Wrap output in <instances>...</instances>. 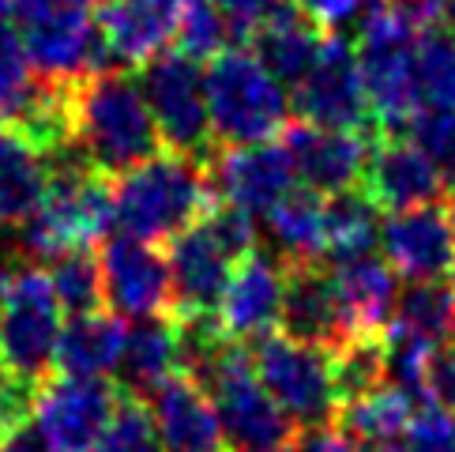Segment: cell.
Here are the masks:
<instances>
[{
	"label": "cell",
	"mask_w": 455,
	"mask_h": 452,
	"mask_svg": "<svg viewBox=\"0 0 455 452\" xmlns=\"http://www.w3.org/2000/svg\"><path fill=\"white\" fill-rule=\"evenodd\" d=\"M68 151L102 177H121L162 151L136 76L106 69L68 79Z\"/></svg>",
	"instance_id": "cell-1"
},
{
	"label": "cell",
	"mask_w": 455,
	"mask_h": 452,
	"mask_svg": "<svg viewBox=\"0 0 455 452\" xmlns=\"http://www.w3.org/2000/svg\"><path fill=\"white\" fill-rule=\"evenodd\" d=\"M215 185L204 158L162 148L148 163L124 170L113 185V226L124 238L162 246L196 226L215 204Z\"/></svg>",
	"instance_id": "cell-2"
},
{
	"label": "cell",
	"mask_w": 455,
	"mask_h": 452,
	"mask_svg": "<svg viewBox=\"0 0 455 452\" xmlns=\"http://www.w3.org/2000/svg\"><path fill=\"white\" fill-rule=\"evenodd\" d=\"M204 94L211 140L219 148H245L264 143L290 125V99L259 57L245 53L241 45L222 50L204 69Z\"/></svg>",
	"instance_id": "cell-3"
},
{
	"label": "cell",
	"mask_w": 455,
	"mask_h": 452,
	"mask_svg": "<svg viewBox=\"0 0 455 452\" xmlns=\"http://www.w3.org/2000/svg\"><path fill=\"white\" fill-rule=\"evenodd\" d=\"M113 226V185L79 158H57L38 212L23 222V249L42 261L91 249Z\"/></svg>",
	"instance_id": "cell-4"
},
{
	"label": "cell",
	"mask_w": 455,
	"mask_h": 452,
	"mask_svg": "<svg viewBox=\"0 0 455 452\" xmlns=\"http://www.w3.org/2000/svg\"><path fill=\"white\" fill-rule=\"evenodd\" d=\"M421 30L403 20L395 8L372 12L357 27V69L369 94V109L377 121V133H406L411 117L421 109L418 99V76H414V53H418Z\"/></svg>",
	"instance_id": "cell-5"
},
{
	"label": "cell",
	"mask_w": 455,
	"mask_h": 452,
	"mask_svg": "<svg viewBox=\"0 0 455 452\" xmlns=\"http://www.w3.org/2000/svg\"><path fill=\"white\" fill-rule=\"evenodd\" d=\"M200 389L215 403L226 452H286V445L298 438V426L264 392L252 369V354L237 339L226 343Z\"/></svg>",
	"instance_id": "cell-6"
},
{
	"label": "cell",
	"mask_w": 455,
	"mask_h": 452,
	"mask_svg": "<svg viewBox=\"0 0 455 452\" xmlns=\"http://www.w3.org/2000/svg\"><path fill=\"white\" fill-rule=\"evenodd\" d=\"M8 12L23 30V45L35 72L53 79L106 72L109 53L91 0H27Z\"/></svg>",
	"instance_id": "cell-7"
},
{
	"label": "cell",
	"mask_w": 455,
	"mask_h": 452,
	"mask_svg": "<svg viewBox=\"0 0 455 452\" xmlns=\"http://www.w3.org/2000/svg\"><path fill=\"white\" fill-rule=\"evenodd\" d=\"M252 369L264 392L279 403L283 415L298 430L328 426L335 423L339 400H335V381H331V354L320 347L298 343L283 332H271L256 339Z\"/></svg>",
	"instance_id": "cell-8"
},
{
	"label": "cell",
	"mask_w": 455,
	"mask_h": 452,
	"mask_svg": "<svg viewBox=\"0 0 455 452\" xmlns=\"http://www.w3.org/2000/svg\"><path fill=\"white\" fill-rule=\"evenodd\" d=\"M64 328V310L53 295L50 271L20 268L12 290L0 305V366L42 384L57 359V339Z\"/></svg>",
	"instance_id": "cell-9"
},
{
	"label": "cell",
	"mask_w": 455,
	"mask_h": 452,
	"mask_svg": "<svg viewBox=\"0 0 455 452\" xmlns=\"http://www.w3.org/2000/svg\"><path fill=\"white\" fill-rule=\"evenodd\" d=\"M140 91L151 106L162 148L207 163V143L215 140H211L200 61H192L181 50L158 53L140 69Z\"/></svg>",
	"instance_id": "cell-10"
},
{
	"label": "cell",
	"mask_w": 455,
	"mask_h": 452,
	"mask_svg": "<svg viewBox=\"0 0 455 452\" xmlns=\"http://www.w3.org/2000/svg\"><path fill=\"white\" fill-rule=\"evenodd\" d=\"M117 403L109 377H45L35 396L30 426L42 438L45 452H94Z\"/></svg>",
	"instance_id": "cell-11"
},
{
	"label": "cell",
	"mask_w": 455,
	"mask_h": 452,
	"mask_svg": "<svg viewBox=\"0 0 455 452\" xmlns=\"http://www.w3.org/2000/svg\"><path fill=\"white\" fill-rule=\"evenodd\" d=\"M290 109L298 121L316 128H343V133H362L369 125V94L357 69V53L343 35H328L313 61V69L294 87Z\"/></svg>",
	"instance_id": "cell-12"
},
{
	"label": "cell",
	"mask_w": 455,
	"mask_h": 452,
	"mask_svg": "<svg viewBox=\"0 0 455 452\" xmlns=\"http://www.w3.org/2000/svg\"><path fill=\"white\" fill-rule=\"evenodd\" d=\"M357 189L377 204V212L392 215V212H406V207L436 204L448 192V174L411 136L377 133Z\"/></svg>",
	"instance_id": "cell-13"
},
{
	"label": "cell",
	"mask_w": 455,
	"mask_h": 452,
	"mask_svg": "<svg viewBox=\"0 0 455 452\" xmlns=\"http://www.w3.org/2000/svg\"><path fill=\"white\" fill-rule=\"evenodd\" d=\"M102 290L106 305L124 320H148L173 305L170 261L158 246L117 234L102 249Z\"/></svg>",
	"instance_id": "cell-14"
},
{
	"label": "cell",
	"mask_w": 455,
	"mask_h": 452,
	"mask_svg": "<svg viewBox=\"0 0 455 452\" xmlns=\"http://www.w3.org/2000/svg\"><path fill=\"white\" fill-rule=\"evenodd\" d=\"M279 332L298 339V343L335 351L357 332L354 320L343 305V295L331 279V271L313 264H286L283 276V313H279Z\"/></svg>",
	"instance_id": "cell-15"
},
{
	"label": "cell",
	"mask_w": 455,
	"mask_h": 452,
	"mask_svg": "<svg viewBox=\"0 0 455 452\" xmlns=\"http://www.w3.org/2000/svg\"><path fill=\"white\" fill-rule=\"evenodd\" d=\"M211 185L215 197L241 207L249 215H267L290 189H294V158L286 143H245V148H222L219 158L211 163Z\"/></svg>",
	"instance_id": "cell-16"
},
{
	"label": "cell",
	"mask_w": 455,
	"mask_h": 452,
	"mask_svg": "<svg viewBox=\"0 0 455 452\" xmlns=\"http://www.w3.org/2000/svg\"><path fill=\"white\" fill-rule=\"evenodd\" d=\"M380 253L403 279H441L455 256V219L441 204L392 212L380 222Z\"/></svg>",
	"instance_id": "cell-17"
},
{
	"label": "cell",
	"mask_w": 455,
	"mask_h": 452,
	"mask_svg": "<svg viewBox=\"0 0 455 452\" xmlns=\"http://www.w3.org/2000/svg\"><path fill=\"white\" fill-rule=\"evenodd\" d=\"M283 133H286V151L294 158L298 177L313 192L335 197V192H350L362 185V174L372 151V140L365 133L316 128L305 121H290Z\"/></svg>",
	"instance_id": "cell-18"
},
{
	"label": "cell",
	"mask_w": 455,
	"mask_h": 452,
	"mask_svg": "<svg viewBox=\"0 0 455 452\" xmlns=\"http://www.w3.org/2000/svg\"><path fill=\"white\" fill-rule=\"evenodd\" d=\"M283 276H286V268L264 253H249L245 261H237L230 283H226V295L219 302L222 332L237 339V343L279 332Z\"/></svg>",
	"instance_id": "cell-19"
},
{
	"label": "cell",
	"mask_w": 455,
	"mask_h": 452,
	"mask_svg": "<svg viewBox=\"0 0 455 452\" xmlns=\"http://www.w3.org/2000/svg\"><path fill=\"white\" fill-rule=\"evenodd\" d=\"M166 261L173 279V313H219L237 261L219 246L204 219L170 241Z\"/></svg>",
	"instance_id": "cell-20"
},
{
	"label": "cell",
	"mask_w": 455,
	"mask_h": 452,
	"mask_svg": "<svg viewBox=\"0 0 455 452\" xmlns=\"http://www.w3.org/2000/svg\"><path fill=\"white\" fill-rule=\"evenodd\" d=\"M94 15H99L109 61L143 69L177 35L181 0H102Z\"/></svg>",
	"instance_id": "cell-21"
},
{
	"label": "cell",
	"mask_w": 455,
	"mask_h": 452,
	"mask_svg": "<svg viewBox=\"0 0 455 452\" xmlns=\"http://www.w3.org/2000/svg\"><path fill=\"white\" fill-rule=\"evenodd\" d=\"M151 415L162 452H226L215 403L185 374H173L151 392Z\"/></svg>",
	"instance_id": "cell-22"
},
{
	"label": "cell",
	"mask_w": 455,
	"mask_h": 452,
	"mask_svg": "<svg viewBox=\"0 0 455 452\" xmlns=\"http://www.w3.org/2000/svg\"><path fill=\"white\" fill-rule=\"evenodd\" d=\"M60 155L0 125V226H23L38 212Z\"/></svg>",
	"instance_id": "cell-23"
},
{
	"label": "cell",
	"mask_w": 455,
	"mask_h": 452,
	"mask_svg": "<svg viewBox=\"0 0 455 452\" xmlns=\"http://www.w3.org/2000/svg\"><path fill=\"white\" fill-rule=\"evenodd\" d=\"M331 279L339 287V295H343V305L357 332H384L392 325L403 287H399V271L380 253L331 261Z\"/></svg>",
	"instance_id": "cell-24"
},
{
	"label": "cell",
	"mask_w": 455,
	"mask_h": 452,
	"mask_svg": "<svg viewBox=\"0 0 455 452\" xmlns=\"http://www.w3.org/2000/svg\"><path fill=\"white\" fill-rule=\"evenodd\" d=\"M128 325L117 313H79L68 317L57 339V374L68 377H109L117 374L121 354H124Z\"/></svg>",
	"instance_id": "cell-25"
},
{
	"label": "cell",
	"mask_w": 455,
	"mask_h": 452,
	"mask_svg": "<svg viewBox=\"0 0 455 452\" xmlns=\"http://www.w3.org/2000/svg\"><path fill=\"white\" fill-rule=\"evenodd\" d=\"M323 38L328 35L308 20L294 0H286V4L275 12L264 27H259V35L252 38V45H256L259 64H264L279 84H294L298 87L305 79V72L313 69Z\"/></svg>",
	"instance_id": "cell-26"
},
{
	"label": "cell",
	"mask_w": 455,
	"mask_h": 452,
	"mask_svg": "<svg viewBox=\"0 0 455 452\" xmlns=\"http://www.w3.org/2000/svg\"><path fill=\"white\" fill-rule=\"evenodd\" d=\"M418 400L395 384H380L365 396H357L335 411V426L347 433L354 445L369 452H392L403 438L406 423L414 418Z\"/></svg>",
	"instance_id": "cell-27"
},
{
	"label": "cell",
	"mask_w": 455,
	"mask_h": 452,
	"mask_svg": "<svg viewBox=\"0 0 455 452\" xmlns=\"http://www.w3.org/2000/svg\"><path fill=\"white\" fill-rule=\"evenodd\" d=\"M328 197H320L308 185H294L267 212V234L286 264H313L328 253Z\"/></svg>",
	"instance_id": "cell-28"
},
{
	"label": "cell",
	"mask_w": 455,
	"mask_h": 452,
	"mask_svg": "<svg viewBox=\"0 0 455 452\" xmlns=\"http://www.w3.org/2000/svg\"><path fill=\"white\" fill-rule=\"evenodd\" d=\"M177 374V328L173 317H148L128 328L124 354L117 366L121 389L136 396H151L162 381Z\"/></svg>",
	"instance_id": "cell-29"
},
{
	"label": "cell",
	"mask_w": 455,
	"mask_h": 452,
	"mask_svg": "<svg viewBox=\"0 0 455 452\" xmlns=\"http://www.w3.org/2000/svg\"><path fill=\"white\" fill-rule=\"evenodd\" d=\"M387 328L441 347L444 339L455 335V298H451L448 283H441V279L406 283L399 290V302H395V313H392V325Z\"/></svg>",
	"instance_id": "cell-30"
},
{
	"label": "cell",
	"mask_w": 455,
	"mask_h": 452,
	"mask_svg": "<svg viewBox=\"0 0 455 452\" xmlns=\"http://www.w3.org/2000/svg\"><path fill=\"white\" fill-rule=\"evenodd\" d=\"M323 215H328V253H323L328 261H347V256L377 253V246H380L377 204H372L362 189L328 197Z\"/></svg>",
	"instance_id": "cell-31"
},
{
	"label": "cell",
	"mask_w": 455,
	"mask_h": 452,
	"mask_svg": "<svg viewBox=\"0 0 455 452\" xmlns=\"http://www.w3.org/2000/svg\"><path fill=\"white\" fill-rule=\"evenodd\" d=\"M331 381L339 408L387 381V347L384 332H354L343 347L331 351Z\"/></svg>",
	"instance_id": "cell-32"
},
{
	"label": "cell",
	"mask_w": 455,
	"mask_h": 452,
	"mask_svg": "<svg viewBox=\"0 0 455 452\" xmlns=\"http://www.w3.org/2000/svg\"><path fill=\"white\" fill-rule=\"evenodd\" d=\"M414 76H418L421 106L455 113V35L451 30L436 27V30H426V35L418 38Z\"/></svg>",
	"instance_id": "cell-33"
},
{
	"label": "cell",
	"mask_w": 455,
	"mask_h": 452,
	"mask_svg": "<svg viewBox=\"0 0 455 452\" xmlns=\"http://www.w3.org/2000/svg\"><path fill=\"white\" fill-rule=\"evenodd\" d=\"M50 283H53V295H57V302H60V310L68 313V317L94 313V310H102V302H106V290H102V261H99V256H94L91 249L60 253L57 261H53Z\"/></svg>",
	"instance_id": "cell-34"
},
{
	"label": "cell",
	"mask_w": 455,
	"mask_h": 452,
	"mask_svg": "<svg viewBox=\"0 0 455 452\" xmlns=\"http://www.w3.org/2000/svg\"><path fill=\"white\" fill-rule=\"evenodd\" d=\"M94 452H162L151 403L143 396H136V392L121 389Z\"/></svg>",
	"instance_id": "cell-35"
},
{
	"label": "cell",
	"mask_w": 455,
	"mask_h": 452,
	"mask_svg": "<svg viewBox=\"0 0 455 452\" xmlns=\"http://www.w3.org/2000/svg\"><path fill=\"white\" fill-rule=\"evenodd\" d=\"M177 50L188 53L192 61H211L226 50V23L211 0H181V15H177Z\"/></svg>",
	"instance_id": "cell-36"
},
{
	"label": "cell",
	"mask_w": 455,
	"mask_h": 452,
	"mask_svg": "<svg viewBox=\"0 0 455 452\" xmlns=\"http://www.w3.org/2000/svg\"><path fill=\"white\" fill-rule=\"evenodd\" d=\"M35 79L38 76H35V64L27 57L23 30L15 23V15L8 12V4L0 0V113H4L12 102H20Z\"/></svg>",
	"instance_id": "cell-37"
},
{
	"label": "cell",
	"mask_w": 455,
	"mask_h": 452,
	"mask_svg": "<svg viewBox=\"0 0 455 452\" xmlns=\"http://www.w3.org/2000/svg\"><path fill=\"white\" fill-rule=\"evenodd\" d=\"M392 452H455V415L436 400L418 403L403 438Z\"/></svg>",
	"instance_id": "cell-38"
},
{
	"label": "cell",
	"mask_w": 455,
	"mask_h": 452,
	"mask_svg": "<svg viewBox=\"0 0 455 452\" xmlns=\"http://www.w3.org/2000/svg\"><path fill=\"white\" fill-rule=\"evenodd\" d=\"M399 136H411L418 148L448 174V182L455 177V113L451 109L421 106L411 117V125H406V133H399Z\"/></svg>",
	"instance_id": "cell-39"
},
{
	"label": "cell",
	"mask_w": 455,
	"mask_h": 452,
	"mask_svg": "<svg viewBox=\"0 0 455 452\" xmlns=\"http://www.w3.org/2000/svg\"><path fill=\"white\" fill-rule=\"evenodd\" d=\"M35 396H38L35 381L12 374L8 366H0V441H8L12 433H20L30 423Z\"/></svg>",
	"instance_id": "cell-40"
},
{
	"label": "cell",
	"mask_w": 455,
	"mask_h": 452,
	"mask_svg": "<svg viewBox=\"0 0 455 452\" xmlns=\"http://www.w3.org/2000/svg\"><path fill=\"white\" fill-rule=\"evenodd\" d=\"M211 4L219 8L230 42H237V45L249 42L252 45V38L259 35V27H264L275 12L286 4V0H211Z\"/></svg>",
	"instance_id": "cell-41"
},
{
	"label": "cell",
	"mask_w": 455,
	"mask_h": 452,
	"mask_svg": "<svg viewBox=\"0 0 455 452\" xmlns=\"http://www.w3.org/2000/svg\"><path fill=\"white\" fill-rule=\"evenodd\" d=\"M294 4L323 30V35H339L347 23L365 20L369 15L365 0H294Z\"/></svg>",
	"instance_id": "cell-42"
},
{
	"label": "cell",
	"mask_w": 455,
	"mask_h": 452,
	"mask_svg": "<svg viewBox=\"0 0 455 452\" xmlns=\"http://www.w3.org/2000/svg\"><path fill=\"white\" fill-rule=\"evenodd\" d=\"M429 396L455 411V335L444 339L429 359Z\"/></svg>",
	"instance_id": "cell-43"
},
{
	"label": "cell",
	"mask_w": 455,
	"mask_h": 452,
	"mask_svg": "<svg viewBox=\"0 0 455 452\" xmlns=\"http://www.w3.org/2000/svg\"><path fill=\"white\" fill-rule=\"evenodd\" d=\"M448 4H451V0H392V8L403 15V20H411L421 35H426V30L444 27Z\"/></svg>",
	"instance_id": "cell-44"
},
{
	"label": "cell",
	"mask_w": 455,
	"mask_h": 452,
	"mask_svg": "<svg viewBox=\"0 0 455 452\" xmlns=\"http://www.w3.org/2000/svg\"><path fill=\"white\" fill-rule=\"evenodd\" d=\"M12 276H15V271L8 268V261H4V256H0V305H4L8 290H12Z\"/></svg>",
	"instance_id": "cell-45"
},
{
	"label": "cell",
	"mask_w": 455,
	"mask_h": 452,
	"mask_svg": "<svg viewBox=\"0 0 455 452\" xmlns=\"http://www.w3.org/2000/svg\"><path fill=\"white\" fill-rule=\"evenodd\" d=\"M448 212H451V219H455V177L448 182Z\"/></svg>",
	"instance_id": "cell-46"
},
{
	"label": "cell",
	"mask_w": 455,
	"mask_h": 452,
	"mask_svg": "<svg viewBox=\"0 0 455 452\" xmlns=\"http://www.w3.org/2000/svg\"><path fill=\"white\" fill-rule=\"evenodd\" d=\"M448 290H451V298H455V256H451V268H448Z\"/></svg>",
	"instance_id": "cell-47"
},
{
	"label": "cell",
	"mask_w": 455,
	"mask_h": 452,
	"mask_svg": "<svg viewBox=\"0 0 455 452\" xmlns=\"http://www.w3.org/2000/svg\"><path fill=\"white\" fill-rule=\"evenodd\" d=\"M0 452H4V441H0Z\"/></svg>",
	"instance_id": "cell-48"
}]
</instances>
